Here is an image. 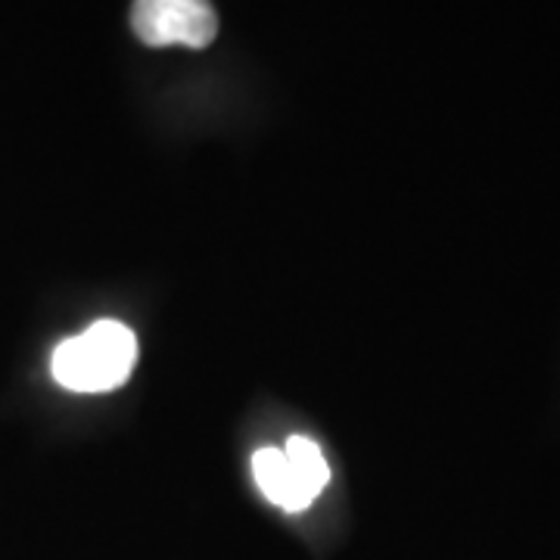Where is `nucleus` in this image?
<instances>
[{"label": "nucleus", "instance_id": "obj_1", "mask_svg": "<svg viewBox=\"0 0 560 560\" xmlns=\"http://www.w3.org/2000/svg\"><path fill=\"white\" fill-rule=\"evenodd\" d=\"M138 364V337L119 320H97L84 334L57 346L50 371L72 393H106L131 377Z\"/></svg>", "mask_w": 560, "mask_h": 560}, {"label": "nucleus", "instance_id": "obj_2", "mask_svg": "<svg viewBox=\"0 0 560 560\" xmlns=\"http://www.w3.org/2000/svg\"><path fill=\"white\" fill-rule=\"evenodd\" d=\"M131 28L147 47L202 50L219 35L212 0H135Z\"/></svg>", "mask_w": 560, "mask_h": 560}, {"label": "nucleus", "instance_id": "obj_3", "mask_svg": "<svg viewBox=\"0 0 560 560\" xmlns=\"http://www.w3.org/2000/svg\"><path fill=\"white\" fill-rule=\"evenodd\" d=\"M253 477H256L261 495L271 504H278L280 511H305L308 508L280 448H259L253 455Z\"/></svg>", "mask_w": 560, "mask_h": 560}, {"label": "nucleus", "instance_id": "obj_4", "mask_svg": "<svg viewBox=\"0 0 560 560\" xmlns=\"http://www.w3.org/2000/svg\"><path fill=\"white\" fill-rule=\"evenodd\" d=\"M283 458H287V467L300 486V492L312 504L324 492V486L330 482V467L320 455L318 442H312L308 436H290L283 445Z\"/></svg>", "mask_w": 560, "mask_h": 560}]
</instances>
